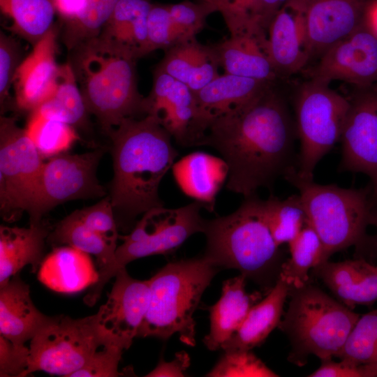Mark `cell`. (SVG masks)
Here are the masks:
<instances>
[{"instance_id":"cell-1","label":"cell","mask_w":377,"mask_h":377,"mask_svg":"<svg viewBox=\"0 0 377 377\" xmlns=\"http://www.w3.org/2000/svg\"><path fill=\"white\" fill-rule=\"evenodd\" d=\"M296 138L295 124L273 82L248 102L212 120L198 145L219 153L228 170L226 188L248 198L260 187L270 188L297 167Z\"/></svg>"},{"instance_id":"cell-2","label":"cell","mask_w":377,"mask_h":377,"mask_svg":"<svg viewBox=\"0 0 377 377\" xmlns=\"http://www.w3.org/2000/svg\"><path fill=\"white\" fill-rule=\"evenodd\" d=\"M108 135L113 162L108 195L118 228L131 230L138 216L163 206L159 186L179 153L171 135L151 115L125 119Z\"/></svg>"},{"instance_id":"cell-3","label":"cell","mask_w":377,"mask_h":377,"mask_svg":"<svg viewBox=\"0 0 377 377\" xmlns=\"http://www.w3.org/2000/svg\"><path fill=\"white\" fill-rule=\"evenodd\" d=\"M204 256L215 266L235 269L265 295L279 279L281 251L267 225L263 200L248 198L234 212L205 221Z\"/></svg>"},{"instance_id":"cell-4","label":"cell","mask_w":377,"mask_h":377,"mask_svg":"<svg viewBox=\"0 0 377 377\" xmlns=\"http://www.w3.org/2000/svg\"><path fill=\"white\" fill-rule=\"evenodd\" d=\"M71 64L84 103L108 133L124 120L146 116L138 91L137 60L98 37L74 48Z\"/></svg>"},{"instance_id":"cell-5","label":"cell","mask_w":377,"mask_h":377,"mask_svg":"<svg viewBox=\"0 0 377 377\" xmlns=\"http://www.w3.org/2000/svg\"><path fill=\"white\" fill-rule=\"evenodd\" d=\"M219 270L204 255L165 265L149 279V304L137 337L167 340L177 333L183 343L194 346L193 313Z\"/></svg>"},{"instance_id":"cell-6","label":"cell","mask_w":377,"mask_h":377,"mask_svg":"<svg viewBox=\"0 0 377 377\" xmlns=\"http://www.w3.org/2000/svg\"><path fill=\"white\" fill-rule=\"evenodd\" d=\"M288 296L278 327L290 341L289 361L303 366L310 355L320 361L337 357L360 314L309 282L290 287Z\"/></svg>"},{"instance_id":"cell-7","label":"cell","mask_w":377,"mask_h":377,"mask_svg":"<svg viewBox=\"0 0 377 377\" xmlns=\"http://www.w3.org/2000/svg\"><path fill=\"white\" fill-rule=\"evenodd\" d=\"M297 167L283 178L299 192L308 223L319 235L324 249L323 263L335 253L364 243L371 223L369 186L346 188L302 178Z\"/></svg>"},{"instance_id":"cell-8","label":"cell","mask_w":377,"mask_h":377,"mask_svg":"<svg viewBox=\"0 0 377 377\" xmlns=\"http://www.w3.org/2000/svg\"><path fill=\"white\" fill-rule=\"evenodd\" d=\"M202 208V203L195 200L175 209L154 207L143 214L128 234L119 235L121 244L117 246L112 260L99 267L98 280L84 296V302L94 305L105 284L129 263L175 252L191 235L202 232L205 221L200 214Z\"/></svg>"},{"instance_id":"cell-9","label":"cell","mask_w":377,"mask_h":377,"mask_svg":"<svg viewBox=\"0 0 377 377\" xmlns=\"http://www.w3.org/2000/svg\"><path fill=\"white\" fill-rule=\"evenodd\" d=\"M294 105L300 144L297 172L313 179L316 165L341 140L350 101L328 84L309 80L298 89Z\"/></svg>"},{"instance_id":"cell-10","label":"cell","mask_w":377,"mask_h":377,"mask_svg":"<svg viewBox=\"0 0 377 377\" xmlns=\"http://www.w3.org/2000/svg\"><path fill=\"white\" fill-rule=\"evenodd\" d=\"M96 316L52 317L30 341L29 364L24 376L36 371L70 377L102 346H106Z\"/></svg>"},{"instance_id":"cell-11","label":"cell","mask_w":377,"mask_h":377,"mask_svg":"<svg viewBox=\"0 0 377 377\" xmlns=\"http://www.w3.org/2000/svg\"><path fill=\"white\" fill-rule=\"evenodd\" d=\"M42 156L14 117H0V212L7 222L27 212L44 165Z\"/></svg>"},{"instance_id":"cell-12","label":"cell","mask_w":377,"mask_h":377,"mask_svg":"<svg viewBox=\"0 0 377 377\" xmlns=\"http://www.w3.org/2000/svg\"><path fill=\"white\" fill-rule=\"evenodd\" d=\"M104 151L97 148L83 154L64 152L50 158L27 212L30 224L40 223L45 214L64 202L106 196V189L97 177Z\"/></svg>"},{"instance_id":"cell-13","label":"cell","mask_w":377,"mask_h":377,"mask_svg":"<svg viewBox=\"0 0 377 377\" xmlns=\"http://www.w3.org/2000/svg\"><path fill=\"white\" fill-rule=\"evenodd\" d=\"M107 302L95 314L98 330L107 345L127 350L138 336L150 299V282L132 278L120 269Z\"/></svg>"},{"instance_id":"cell-14","label":"cell","mask_w":377,"mask_h":377,"mask_svg":"<svg viewBox=\"0 0 377 377\" xmlns=\"http://www.w3.org/2000/svg\"><path fill=\"white\" fill-rule=\"evenodd\" d=\"M309 75L310 80L328 84L340 80L369 87L377 82V37L360 26L323 54Z\"/></svg>"},{"instance_id":"cell-15","label":"cell","mask_w":377,"mask_h":377,"mask_svg":"<svg viewBox=\"0 0 377 377\" xmlns=\"http://www.w3.org/2000/svg\"><path fill=\"white\" fill-rule=\"evenodd\" d=\"M360 87L349 99L340 142L341 171L377 178V91Z\"/></svg>"},{"instance_id":"cell-16","label":"cell","mask_w":377,"mask_h":377,"mask_svg":"<svg viewBox=\"0 0 377 377\" xmlns=\"http://www.w3.org/2000/svg\"><path fill=\"white\" fill-rule=\"evenodd\" d=\"M302 19L305 45L311 59L362 25L358 0H288Z\"/></svg>"},{"instance_id":"cell-17","label":"cell","mask_w":377,"mask_h":377,"mask_svg":"<svg viewBox=\"0 0 377 377\" xmlns=\"http://www.w3.org/2000/svg\"><path fill=\"white\" fill-rule=\"evenodd\" d=\"M153 75L151 92L145 97L146 115L155 117L178 145L196 146L200 135L193 91L159 70Z\"/></svg>"},{"instance_id":"cell-18","label":"cell","mask_w":377,"mask_h":377,"mask_svg":"<svg viewBox=\"0 0 377 377\" xmlns=\"http://www.w3.org/2000/svg\"><path fill=\"white\" fill-rule=\"evenodd\" d=\"M57 31L52 29L34 45L31 52L20 63L13 80L14 105L31 112L53 93L59 67L56 61Z\"/></svg>"},{"instance_id":"cell-19","label":"cell","mask_w":377,"mask_h":377,"mask_svg":"<svg viewBox=\"0 0 377 377\" xmlns=\"http://www.w3.org/2000/svg\"><path fill=\"white\" fill-rule=\"evenodd\" d=\"M266 53L278 78L297 73L310 60L301 16L288 3L281 6L269 26Z\"/></svg>"},{"instance_id":"cell-20","label":"cell","mask_w":377,"mask_h":377,"mask_svg":"<svg viewBox=\"0 0 377 377\" xmlns=\"http://www.w3.org/2000/svg\"><path fill=\"white\" fill-rule=\"evenodd\" d=\"M313 269L335 298L350 309L377 301V268L363 258L327 260Z\"/></svg>"},{"instance_id":"cell-21","label":"cell","mask_w":377,"mask_h":377,"mask_svg":"<svg viewBox=\"0 0 377 377\" xmlns=\"http://www.w3.org/2000/svg\"><path fill=\"white\" fill-rule=\"evenodd\" d=\"M51 319L34 306L19 273L0 286V334L13 343L24 345Z\"/></svg>"},{"instance_id":"cell-22","label":"cell","mask_w":377,"mask_h":377,"mask_svg":"<svg viewBox=\"0 0 377 377\" xmlns=\"http://www.w3.org/2000/svg\"><path fill=\"white\" fill-rule=\"evenodd\" d=\"M273 82L224 73L193 92L198 108L199 141L212 120L248 102Z\"/></svg>"},{"instance_id":"cell-23","label":"cell","mask_w":377,"mask_h":377,"mask_svg":"<svg viewBox=\"0 0 377 377\" xmlns=\"http://www.w3.org/2000/svg\"><path fill=\"white\" fill-rule=\"evenodd\" d=\"M246 280L240 274L224 281L219 300L209 306V332L202 339L209 350L221 349L222 345L239 327L252 306L263 298L260 292L246 291Z\"/></svg>"},{"instance_id":"cell-24","label":"cell","mask_w":377,"mask_h":377,"mask_svg":"<svg viewBox=\"0 0 377 377\" xmlns=\"http://www.w3.org/2000/svg\"><path fill=\"white\" fill-rule=\"evenodd\" d=\"M266 42L267 36L247 32L211 45L225 73L276 82L278 77L266 53Z\"/></svg>"},{"instance_id":"cell-25","label":"cell","mask_w":377,"mask_h":377,"mask_svg":"<svg viewBox=\"0 0 377 377\" xmlns=\"http://www.w3.org/2000/svg\"><path fill=\"white\" fill-rule=\"evenodd\" d=\"M149 0H120L96 37L138 60L151 53L147 38Z\"/></svg>"},{"instance_id":"cell-26","label":"cell","mask_w":377,"mask_h":377,"mask_svg":"<svg viewBox=\"0 0 377 377\" xmlns=\"http://www.w3.org/2000/svg\"><path fill=\"white\" fill-rule=\"evenodd\" d=\"M156 69L164 72L195 92L220 74L217 57L211 45L195 37L185 39L164 50Z\"/></svg>"},{"instance_id":"cell-27","label":"cell","mask_w":377,"mask_h":377,"mask_svg":"<svg viewBox=\"0 0 377 377\" xmlns=\"http://www.w3.org/2000/svg\"><path fill=\"white\" fill-rule=\"evenodd\" d=\"M50 232L43 221L29 228L0 226V286L26 265H31L33 273L38 272Z\"/></svg>"},{"instance_id":"cell-28","label":"cell","mask_w":377,"mask_h":377,"mask_svg":"<svg viewBox=\"0 0 377 377\" xmlns=\"http://www.w3.org/2000/svg\"><path fill=\"white\" fill-rule=\"evenodd\" d=\"M38 278L54 291L71 293L91 286L98 274L89 253L71 246H59L44 258Z\"/></svg>"},{"instance_id":"cell-29","label":"cell","mask_w":377,"mask_h":377,"mask_svg":"<svg viewBox=\"0 0 377 377\" xmlns=\"http://www.w3.org/2000/svg\"><path fill=\"white\" fill-rule=\"evenodd\" d=\"M290 286L279 277L274 286L252 306L237 331L221 346L226 351L252 350L261 345L279 326Z\"/></svg>"},{"instance_id":"cell-30","label":"cell","mask_w":377,"mask_h":377,"mask_svg":"<svg viewBox=\"0 0 377 377\" xmlns=\"http://www.w3.org/2000/svg\"><path fill=\"white\" fill-rule=\"evenodd\" d=\"M175 179L188 195L214 212L216 195L227 179V166L222 158L195 151L174 165Z\"/></svg>"},{"instance_id":"cell-31","label":"cell","mask_w":377,"mask_h":377,"mask_svg":"<svg viewBox=\"0 0 377 377\" xmlns=\"http://www.w3.org/2000/svg\"><path fill=\"white\" fill-rule=\"evenodd\" d=\"M34 110L75 128H87L89 113L71 64L60 65L53 93Z\"/></svg>"},{"instance_id":"cell-32","label":"cell","mask_w":377,"mask_h":377,"mask_svg":"<svg viewBox=\"0 0 377 377\" xmlns=\"http://www.w3.org/2000/svg\"><path fill=\"white\" fill-rule=\"evenodd\" d=\"M0 8L12 31L33 46L54 27L52 0H0Z\"/></svg>"},{"instance_id":"cell-33","label":"cell","mask_w":377,"mask_h":377,"mask_svg":"<svg viewBox=\"0 0 377 377\" xmlns=\"http://www.w3.org/2000/svg\"><path fill=\"white\" fill-rule=\"evenodd\" d=\"M288 245L290 257L282 263L279 277L290 287L300 288L309 282L310 270L323 263V245L308 222Z\"/></svg>"},{"instance_id":"cell-34","label":"cell","mask_w":377,"mask_h":377,"mask_svg":"<svg viewBox=\"0 0 377 377\" xmlns=\"http://www.w3.org/2000/svg\"><path fill=\"white\" fill-rule=\"evenodd\" d=\"M47 242L54 246L65 244L92 254L96 257L99 267L112 260L117 249L85 225L75 211L55 226L50 231Z\"/></svg>"},{"instance_id":"cell-35","label":"cell","mask_w":377,"mask_h":377,"mask_svg":"<svg viewBox=\"0 0 377 377\" xmlns=\"http://www.w3.org/2000/svg\"><path fill=\"white\" fill-rule=\"evenodd\" d=\"M24 130L43 158L66 152L80 140L75 127L36 110L30 112Z\"/></svg>"},{"instance_id":"cell-36","label":"cell","mask_w":377,"mask_h":377,"mask_svg":"<svg viewBox=\"0 0 377 377\" xmlns=\"http://www.w3.org/2000/svg\"><path fill=\"white\" fill-rule=\"evenodd\" d=\"M263 206L272 235L280 247L290 242L307 223L299 193L286 199L270 195L267 200H263Z\"/></svg>"},{"instance_id":"cell-37","label":"cell","mask_w":377,"mask_h":377,"mask_svg":"<svg viewBox=\"0 0 377 377\" xmlns=\"http://www.w3.org/2000/svg\"><path fill=\"white\" fill-rule=\"evenodd\" d=\"M120 0H87L84 11L75 20L65 23L64 41L71 50L96 37Z\"/></svg>"},{"instance_id":"cell-38","label":"cell","mask_w":377,"mask_h":377,"mask_svg":"<svg viewBox=\"0 0 377 377\" xmlns=\"http://www.w3.org/2000/svg\"><path fill=\"white\" fill-rule=\"evenodd\" d=\"M337 357L357 366L377 359V309L360 316Z\"/></svg>"},{"instance_id":"cell-39","label":"cell","mask_w":377,"mask_h":377,"mask_svg":"<svg viewBox=\"0 0 377 377\" xmlns=\"http://www.w3.org/2000/svg\"><path fill=\"white\" fill-rule=\"evenodd\" d=\"M211 377H276L251 350L226 351L213 369L207 374Z\"/></svg>"},{"instance_id":"cell-40","label":"cell","mask_w":377,"mask_h":377,"mask_svg":"<svg viewBox=\"0 0 377 377\" xmlns=\"http://www.w3.org/2000/svg\"><path fill=\"white\" fill-rule=\"evenodd\" d=\"M147 38L150 52L163 51L188 37L172 20L167 4L152 3L147 18Z\"/></svg>"},{"instance_id":"cell-41","label":"cell","mask_w":377,"mask_h":377,"mask_svg":"<svg viewBox=\"0 0 377 377\" xmlns=\"http://www.w3.org/2000/svg\"><path fill=\"white\" fill-rule=\"evenodd\" d=\"M167 6L174 22L188 37H195L205 27L208 16L219 12L217 6L202 0H185Z\"/></svg>"},{"instance_id":"cell-42","label":"cell","mask_w":377,"mask_h":377,"mask_svg":"<svg viewBox=\"0 0 377 377\" xmlns=\"http://www.w3.org/2000/svg\"><path fill=\"white\" fill-rule=\"evenodd\" d=\"M19 43L10 36L0 34V103L3 113L10 105V89L22 61Z\"/></svg>"},{"instance_id":"cell-43","label":"cell","mask_w":377,"mask_h":377,"mask_svg":"<svg viewBox=\"0 0 377 377\" xmlns=\"http://www.w3.org/2000/svg\"><path fill=\"white\" fill-rule=\"evenodd\" d=\"M75 212L85 225L103 237L110 245L117 248V242L119 235L118 226L108 195L91 206Z\"/></svg>"},{"instance_id":"cell-44","label":"cell","mask_w":377,"mask_h":377,"mask_svg":"<svg viewBox=\"0 0 377 377\" xmlns=\"http://www.w3.org/2000/svg\"><path fill=\"white\" fill-rule=\"evenodd\" d=\"M124 349L113 345L102 346L80 369L70 377H117L123 374L118 371V366Z\"/></svg>"},{"instance_id":"cell-45","label":"cell","mask_w":377,"mask_h":377,"mask_svg":"<svg viewBox=\"0 0 377 377\" xmlns=\"http://www.w3.org/2000/svg\"><path fill=\"white\" fill-rule=\"evenodd\" d=\"M29 364V348L0 335V376H24Z\"/></svg>"},{"instance_id":"cell-46","label":"cell","mask_w":377,"mask_h":377,"mask_svg":"<svg viewBox=\"0 0 377 377\" xmlns=\"http://www.w3.org/2000/svg\"><path fill=\"white\" fill-rule=\"evenodd\" d=\"M309 377H367L362 365L357 366L340 360L332 359L321 361V364Z\"/></svg>"},{"instance_id":"cell-47","label":"cell","mask_w":377,"mask_h":377,"mask_svg":"<svg viewBox=\"0 0 377 377\" xmlns=\"http://www.w3.org/2000/svg\"><path fill=\"white\" fill-rule=\"evenodd\" d=\"M191 360L185 351L175 353V358L170 362H165L163 358L158 365L145 376L147 377H182L185 376L186 371L189 367Z\"/></svg>"},{"instance_id":"cell-48","label":"cell","mask_w":377,"mask_h":377,"mask_svg":"<svg viewBox=\"0 0 377 377\" xmlns=\"http://www.w3.org/2000/svg\"><path fill=\"white\" fill-rule=\"evenodd\" d=\"M57 13L65 22H69L84 11L87 0H52Z\"/></svg>"},{"instance_id":"cell-49","label":"cell","mask_w":377,"mask_h":377,"mask_svg":"<svg viewBox=\"0 0 377 377\" xmlns=\"http://www.w3.org/2000/svg\"><path fill=\"white\" fill-rule=\"evenodd\" d=\"M280 8L278 0H263L261 27L265 31Z\"/></svg>"},{"instance_id":"cell-50","label":"cell","mask_w":377,"mask_h":377,"mask_svg":"<svg viewBox=\"0 0 377 377\" xmlns=\"http://www.w3.org/2000/svg\"><path fill=\"white\" fill-rule=\"evenodd\" d=\"M364 17L367 27L377 37V0L367 8Z\"/></svg>"},{"instance_id":"cell-51","label":"cell","mask_w":377,"mask_h":377,"mask_svg":"<svg viewBox=\"0 0 377 377\" xmlns=\"http://www.w3.org/2000/svg\"><path fill=\"white\" fill-rule=\"evenodd\" d=\"M218 6L225 22H229L232 17L231 3L226 0H202Z\"/></svg>"},{"instance_id":"cell-52","label":"cell","mask_w":377,"mask_h":377,"mask_svg":"<svg viewBox=\"0 0 377 377\" xmlns=\"http://www.w3.org/2000/svg\"><path fill=\"white\" fill-rule=\"evenodd\" d=\"M362 366L366 371L367 377L377 376V359L371 363Z\"/></svg>"},{"instance_id":"cell-53","label":"cell","mask_w":377,"mask_h":377,"mask_svg":"<svg viewBox=\"0 0 377 377\" xmlns=\"http://www.w3.org/2000/svg\"><path fill=\"white\" fill-rule=\"evenodd\" d=\"M370 188V199L372 203V205H377V178L371 182L369 185Z\"/></svg>"},{"instance_id":"cell-54","label":"cell","mask_w":377,"mask_h":377,"mask_svg":"<svg viewBox=\"0 0 377 377\" xmlns=\"http://www.w3.org/2000/svg\"><path fill=\"white\" fill-rule=\"evenodd\" d=\"M371 224L374 225L377 228V205L373 206Z\"/></svg>"},{"instance_id":"cell-55","label":"cell","mask_w":377,"mask_h":377,"mask_svg":"<svg viewBox=\"0 0 377 377\" xmlns=\"http://www.w3.org/2000/svg\"><path fill=\"white\" fill-rule=\"evenodd\" d=\"M228 1V2H230L231 4L235 3L237 0H226Z\"/></svg>"}]
</instances>
